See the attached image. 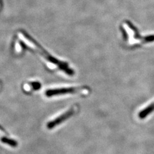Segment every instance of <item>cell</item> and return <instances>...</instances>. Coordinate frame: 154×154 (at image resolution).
Masks as SVG:
<instances>
[{"label": "cell", "mask_w": 154, "mask_h": 154, "mask_svg": "<svg viewBox=\"0 0 154 154\" xmlns=\"http://www.w3.org/2000/svg\"><path fill=\"white\" fill-rule=\"evenodd\" d=\"M40 84L38 83H33V84H26L25 85H24V89H25L26 91H30L32 89H37L38 88H39L40 87Z\"/></svg>", "instance_id": "5"}, {"label": "cell", "mask_w": 154, "mask_h": 154, "mask_svg": "<svg viewBox=\"0 0 154 154\" xmlns=\"http://www.w3.org/2000/svg\"><path fill=\"white\" fill-rule=\"evenodd\" d=\"M88 93L89 90L85 88H62L48 90L46 92V95L48 97H50V96L69 93H80L87 94Z\"/></svg>", "instance_id": "2"}, {"label": "cell", "mask_w": 154, "mask_h": 154, "mask_svg": "<svg viewBox=\"0 0 154 154\" xmlns=\"http://www.w3.org/2000/svg\"><path fill=\"white\" fill-rule=\"evenodd\" d=\"M18 36L20 38V39H21L25 43L28 48H30V49L33 50V51H35V52L38 53V54L42 56V57L46 60V65L49 68H50L51 69H57V67H59L60 69L64 70L65 73H66L67 75H71L73 73V71L68 68L67 65H66V64L61 63L60 62H58L55 59H53L51 56L48 55L47 53L46 54L45 52H44L45 51H42L41 48L37 46L35 42H33V41L30 39V38H29L28 35L24 34L22 32H19Z\"/></svg>", "instance_id": "1"}, {"label": "cell", "mask_w": 154, "mask_h": 154, "mask_svg": "<svg viewBox=\"0 0 154 154\" xmlns=\"http://www.w3.org/2000/svg\"><path fill=\"white\" fill-rule=\"evenodd\" d=\"M76 110H77L76 107H71L69 110H67V111H66L64 114L60 115L59 116H58L55 119L52 120V121H51V122L48 123V124L47 125L48 128H50V129H51L52 128L55 127V126H57V125L60 124L61 122H64V120L67 119V118L70 117L71 115H73L76 111Z\"/></svg>", "instance_id": "3"}, {"label": "cell", "mask_w": 154, "mask_h": 154, "mask_svg": "<svg viewBox=\"0 0 154 154\" xmlns=\"http://www.w3.org/2000/svg\"><path fill=\"white\" fill-rule=\"evenodd\" d=\"M0 139H1L2 143L8 144L10 146L16 147L17 145V143L11 138H9L7 136V133L1 127H0Z\"/></svg>", "instance_id": "4"}]
</instances>
